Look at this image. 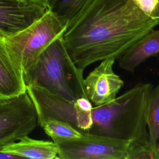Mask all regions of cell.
Returning <instances> with one entry per match:
<instances>
[{
	"instance_id": "cell-1",
	"label": "cell",
	"mask_w": 159,
	"mask_h": 159,
	"mask_svg": "<svg viewBox=\"0 0 159 159\" xmlns=\"http://www.w3.org/2000/svg\"><path fill=\"white\" fill-rule=\"evenodd\" d=\"M159 24L132 0H89L67 24L62 39L78 69L107 58H120Z\"/></svg>"
},
{
	"instance_id": "cell-2",
	"label": "cell",
	"mask_w": 159,
	"mask_h": 159,
	"mask_svg": "<svg viewBox=\"0 0 159 159\" xmlns=\"http://www.w3.org/2000/svg\"><path fill=\"white\" fill-rule=\"evenodd\" d=\"M150 83H139L104 104L85 111L74 102L38 86H31L27 93L38 117V124L49 119L65 122L83 135H96L129 141L132 146L148 145L147 111Z\"/></svg>"
},
{
	"instance_id": "cell-3",
	"label": "cell",
	"mask_w": 159,
	"mask_h": 159,
	"mask_svg": "<svg viewBox=\"0 0 159 159\" xmlns=\"http://www.w3.org/2000/svg\"><path fill=\"white\" fill-rule=\"evenodd\" d=\"M62 35L43 51L34 67L23 76V79L25 87L30 84L37 85L75 102L80 97H87L83 73L71 60Z\"/></svg>"
},
{
	"instance_id": "cell-4",
	"label": "cell",
	"mask_w": 159,
	"mask_h": 159,
	"mask_svg": "<svg viewBox=\"0 0 159 159\" xmlns=\"http://www.w3.org/2000/svg\"><path fill=\"white\" fill-rule=\"evenodd\" d=\"M66 25L48 10L25 29L14 33L0 31V45L19 67L22 76L35 65L43 51L61 36Z\"/></svg>"
},
{
	"instance_id": "cell-5",
	"label": "cell",
	"mask_w": 159,
	"mask_h": 159,
	"mask_svg": "<svg viewBox=\"0 0 159 159\" xmlns=\"http://www.w3.org/2000/svg\"><path fill=\"white\" fill-rule=\"evenodd\" d=\"M37 124V114L27 91L0 98V150L31 133Z\"/></svg>"
},
{
	"instance_id": "cell-6",
	"label": "cell",
	"mask_w": 159,
	"mask_h": 159,
	"mask_svg": "<svg viewBox=\"0 0 159 159\" xmlns=\"http://www.w3.org/2000/svg\"><path fill=\"white\" fill-rule=\"evenodd\" d=\"M53 142L58 147L57 158L61 159H128L132 145L129 141L89 135Z\"/></svg>"
},
{
	"instance_id": "cell-7",
	"label": "cell",
	"mask_w": 159,
	"mask_h": 159,
	"mask_svg": "<svg viewBox=\"0 0 159 159\" xmlns=\"http://www.w3.org/2000/svg\"><path fill=\"white\" fill-rule=\"evenodd\" d=\"M48 10L47 0H0V31L21 30Z\"/></svg>"
},
{
	"instance_id": "cell-8",
	"label": "cell",
	"mask_w": 159,
	"mask_h": 159,
	"mask_svg": "<svg viewBox=\"0 0 159 159\" xmlns=\"http://www.w3.org/2000/svg\"><path fill=\"white\" fill-rule=\"evenodd\" d=\"M115 61L114 58L101 61L84 78L86 96L95 106L113 101L124 84L123 80L113 70Z\"/></svg>"
},
{
	"instance_id": "cell-9",
	"label": "cell",
	"mask_w": 159,
	"mask_h": 159,
	"mask_svg": "<svg viewBox=\"0 0 159 159\" xmlns=\"http://www.w3.org/2000/svg\"><path fill=\"white\" fill-rule=\"evenodd\" d=\"M159 53V30H152L136 41L119 58L120 68L130 72L150 57Z\"/></svg>"
},
{
	"instance_id": "cell-10",
	"label": "cell",
	"mask_w": 159,
	"mask_h": 159,
	"mask_svg": "<svg viewBox=\"0 0 159 159\" xmlns=\"http://www.w3.org/2000/svg\"><path fill=\"white\" fill-rule=\"evenodd\" d=\"M2 150L14 154L19 158L53 159L58 155V147L53 142L35 140L23 136L18 142H14L4 146Z\"/></svg>"
},
{
	"instance_id": "cell-11",
	"label": "cell",
	"mask_w": 159,
	"mask_h": 159,
	"mask_svg": "<svg viewBox=\"0 0 159 159\" xmlns=\"http://www.w3.org/2000/svg\"><path fill=\"white\" fill-rule=\"evenodd\" d=\"M25 91L20 69L0 45V98L16 96Z\"/></svg>"
},
{
	"instance_id": "cell-12",
	"label": "cell",
	"mask_w": 159,
	"mask_h": 159,
	"mask_svg": "<svg viewBox=\"0 0 159 159\" xmlns=\"http://www.w3.org/2000/svg\"><path fill=\"white\" fill-rule=\"evenodd\" d=\"M147 124L148 128V145L153 150H157L159 140V84L153 88L149 96Z\"/></svg>"
},
{
	"instance_id": "cell-13",
	"label": "cell",
	"mask_w": 159,
	"mask_h": 159,
	"mask_svg": "<svg viewBox=\"0 0 159 159\" xmlns=\"http://www.w3.org/2000/svg\"><path fill=\"white\" fill-rule=\"evenodd\" d=\"M89 0H47L48 10L67 25Z\"/></svg>"
},
{
	"instance_id": "cell-14",
	"label": "cell",
	"mask_w": 159,
	"mask_h": 159,
	"mask_svg": "<svg viewBox=\"0 0 159 159\" xmlns=\"http://www.w3.org/2000/svg\"><path fill=\"white\" fill-rule=\"evenodd\" d=\"M41 127L53 141L76 139L83 136L81 133L70 124L57 119L47 120Z\"/></svg>"
},
{
	"instance_id": "cell-15",
	"label": "cell",
	"mask_w": 159,
	"mask_h": 159,
	"mask_svg": "<svg viewBox=\"0 0 159 159\" xmlns=\"http://www.w3.org/2000/svg\"><path fill=\"white\" fill-rule=\"evenodd\" d=\"M134 4L149 17L159 20V0H132Z\"/></svg>"
},
{
	"instance_id": "cell-16",
	"label": "cell",
	"mask_w": 159,
	"mask_h": 159,
	"mask_svg": "<svg viewBox=\"0 0 159 159\" xmlns=\"http://www.w3.org/2000/svg\"><path fill=\"white\" fill-rule=\"evenodd\" d=\"M159 159V152L151 149L148 145L132 146L130 148L128 159Z\"/></svg>"
},
{
	"instance_id": "cell-17",
	"label": "cell",
	"mask_w": 159,
	"mask_h": 159,
	"mask_svg": "<svg viewBox=\"0 0 159 159\" xmlns=\"http://www.w3.org/2000/svg\"><path fill=\"white\" fill-rule=\"evenodd\" d=\"M12 158H19V157L14 154L8 153L0 150V159H12Z\"/></svg>"
},
{
	"instance_id": "cell-18",
	"label": "cell",
	"mask_w": 159,
	"mask_h": 159,
	"mask_svg": "<svg viewBox=\"0 0 159 159\" xmlns=\"http://www.w3.org/2000/svg\"><path fill=\"white\" fill-rule=\"evenodd\" d=\"M157 150L159 152V140H158V143H157Z\"/></svg>"
}]
</instances>
